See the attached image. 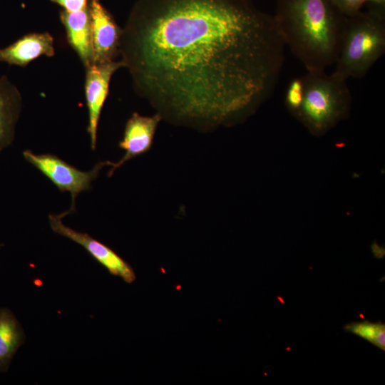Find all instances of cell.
Segmentation results:
<instances>
[{
    "instance_id": "6da1fadb",
    "label": "cell",
    "mask_w": 385,
    "mask_h": 385,
    "mask_svg": "<svg viewBox=\"0 0 385 385\" xmlns=\"http://www.w3.org/2000/svg\"><path fill=\"white\" fill-rule=\"evenodd\" d=\"M284 48L273 16L252 0H137L120 56L162 119L205 131L257 110L274 89Z\"/></svg>"
},
{
    "instance_id": "7a4b0ae2",
    "label": "cell",
    "mask_w": 385,
    "mask_h": 385,
    "mask_svg": "<svg viewBox=\"0 0 385 385\" xmlns=\"http://www.w3.org/2000/svg\"><path fill=\"white\" fill-rule=\"evenodd\" d=\"M273 17L284 45L307 71L336 63L347 17L332 0H278Z\"/></svg>"
},
{
    "instance_id": "3957f363",
    "label": "cell",
    "mask_w": 385,
    "mask_h": 385,
    "mask_svg": "<svg viewBox=\"0 0 385 385\" xmlns=\"http://www.w3.org/2000/svg\"><path fill=\"white\" fill-rule=\"evenodd\" d=\"M385 52V19L368 11L346 18L332 74L347 81L363 78Z\"/></svg>"
},
{
    "instance_id": "277c9868",
    "label": "cell",
    "mask_w": 385,
    "mask_h": 385,
    "mask_svg": "<svg viewBox=\"0 0 385 385\" xmlns=\"http://www.w3.org/2000/svg\"><path fill=\"white\" fill-rule=\"evenodd\" d=\"M304 97L296 116L313 133L322 134L346 117L351 96L346 83L325 71H307Z\"/></svg>"
},
{
    "instance_id": "5b68a950",
    "label": "cell",
    "mask_w": 385,
    "mask_h": 385,
    "mask_svg": "<svg viewBox=\"0 0 385 385\" xmlns=\"http://www.w3.org/2000/svg\"><path fill=\"white\" fill-rule=\"evenodd\" d=\"M24 159L49 179L61 192H68L71 196V207L61 213L62 217L76 212V198L83 191L91 189V183L110 161L98 163L90 171H82L50 153L35 154L31 150L23 152Z\"/></svg>"
},
{
    "instance_id": "8992f818",
    "label": "cell",
    "mask_w": 385,
    "mask_h": 385,
    "mask_svg": "<svg viewBox=\"0 0 385 385\" xmlns=\"http://www.w3.org/2000/svg\"><path fill=\"white\" fill-rule=\"evenodd\" d=\"M120 68H124L121 60L93 63L86 67L85 96L88 114L87 132L93 150L96 148L98 125L108 94L111 79L113 73Z\"/></svg>"
},
{
    "instance_id": "52a82bcc",
    "label": "cell",
    "mask_w": 385,
    "mask_h": 385,
    "mask_svg": "<svg viewBox=\"0 0 385 385\" xmlns=\"http://www.w3.org/2000/svg\"><path fill=\"white\" fill-rule=\"evenodd\" d=\"M61 215H49L51 230L56 234L68 238L86 250L113 275L123 279L126 283L133 282L136 276L132 267L112 249L87 233L81 232L65 225Z\"/></svg>"
},
{
    "instance_id": "ba28073f",
    "label": "cell",
    "mask_w": 385,
    "mask_h": 385,
    "mask_svg": "<svg viewBox=\"0 0 385 385\" xmlns=\"http://www.w3.org/2000/svg\"><path fill=\"white\" fill-rule=\"evenodd\" d=\"M91 17L93 63L114 61L120 56L122 29L101 0H88Z\"/></svg>"
},
{
    "instance_id": "9c48e42d",
    "label": "cell",
    "mask_w": 385,
    "mask_h": 385,
    "mask_svg": "<svg viewBox=\"0 0 385 385\" xmlns=\"http://www.w3.org/2000/svg\"><path fill=\"white\" fill-rule=\"evenodd\" d=\"M162 120L160 114L143 116L133 113L127 120L119 148L125 150L124 155L117 162H110L111 166L108 175L130 159L148 152L152 147L157 127Z\"/></svg>"
},
{
    "instance_id": "30bf717a",
    "label": "cell",
    "mask_w": 385,
    "mask_h": 385,
    "mask_svg": "<svg viewBox=\"0 0 385 385\" xmlns=\"http://www.w3.org/2000/svg\"><path fill=\"white\" fill-rule=\"evenodd\" d=\"M54 55V40L49 33H31L0 48V62L24 67L41 56Z\"/></svg>"
},
{
    "instance_id": "8fae6325",
    "label": "cell",
    "mask_w": 385,
    "mask_h": 385,
    "mask_svg": "<svg viewBox=\"0 0 385 385\" xmlns=\"http://www.w3.org/2000/svg\"><path fill=\"white\" fill-rule=\"evenodd\" d=\"M68 43L79 56L85 67L93 63L91 17L88 6L77 11L60 12Z\"/></svg>"
},
{
    "instance_id": "7c38bea8",
    "label": "cell",
    "mask_w": 385,
    "mask_h": 385,
    "mask_svg": "<svg viewBox=\"0 0 385 385\" xmlns=\"http://www.w3.org/2000/svg\"><path fill=\"white\" fill-rule=\"evenodd\" d=\"M22 108L18 88L5 76L0 77V152L9 147L15 137Z\"/></svg>"
},
{
    "instance_id": "4fadbf2b",
    "label": "cell",
    "mask_w": 385,
    "mask_h": 385,
    "mask_svg": "<svg viewBox=\"0 0 385 385\" xmlns=\"http://www.w3.org/2000/svg\"><path fill=\"white\" fill-rule=\"evenodd\" d=\"M23 329L6 308L0 309V371H6L15 353L24 342Z\"/></svg>"
},
{
    "instance_id": "5bb4252c",
    "label": "cell",
    "mask_w": 385,
    "mask_h": 385,
    "mask_svg": "<svg viewBox=\"0 0 385 385\" xmlns=\"http://www.w3.org/2000/svg\"><path fill=\"white\" fill-rule=\"evenodd\" d=\"M344 330L365 339L378 348L385 350V324L381 322H371L367 320L353 322L344 327Z\"/></svg>"
},
{
    "instance_id": "9a60e30c",
    "label": "cell",
    "mask_w": 385,
    "mask_h": 385,
    "mask_svg": "<svg viewBox=\"0 0 385 385\" xmlns=\"http://www.w3.org/2000/svg\"><path fill=\"white\" fill-rule=\"evenodd\" d=\"M304 97V78L295 77L288 84L285 93V105L295 115L299 111Z\"/></svg>"
},
{
    "instance_id": "2e32d148",
    "label": "cell",
    "mask_w": 385,
    "mask_h": 385,
    "mask_svg": "<svg viewBox=\"0 0 385 385\" xmlns=\"http://www.w3.org/2000/svg\"><path fill=\"white\" fill-rule=\"evenodd\" d=\"M340 11L346 17L361 11L367 0H332Z\"/></svg>"
},
{
    "instance_id": "e0dca14e",
    "label": "cell",
    "mask_w": 385,
    "mask_h": 385,
    "mask_svg": "<svg viewBox=\"0 0 385 385\" xmlns=\"http://www.w3.org/2000/svg\"><path fill=\"white\" fill-rule=\"evenodd\" d=\"M67 11H77L88 6V0H51Z\"/></svg>"
},
{
    "instance_id": "ac0fdd59",
    "label": "cell",
    "mask_w": 385,
    "mask_h": 385,
    "mask_svg": "<svg viewBox=\"0 0 385 385\" xmlns=\"http://www.w3.org/2000/svg\"><path fill=\"white\" fill-rule=\"evenodd\" d=\"M367 11L385 19V0H367Z\"/></svg>"
}]
</instances>
